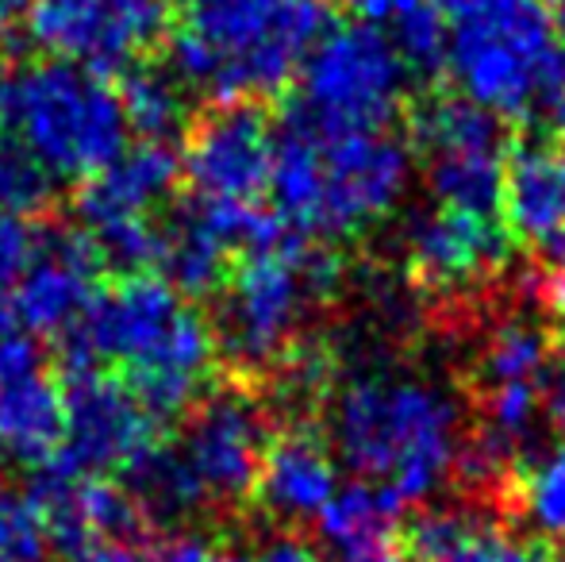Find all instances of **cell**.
Instances as JSON below:
<instances>
[{
    "mask_svg": "<svg viewBox=\"0 0 565 562\" xmlns=\"http://www.w3.org/2000/svg\"><path fill=\"white\" fill-rule=\"evenodd\" d=\"M404 258L424 289H469L504 266L508 235L500 220L454 209H424L404 232Z\"/></svg>",
    "mask_w": 565,
    "mask_h": 562,
    "instance_id": "16",
    "label": "cell"
},
{
    "mask_svg": "<svg viewBox=\"0 0 565 562\" xmlns=\"http://www.w3.org/2000/svg\"><path fill=\"white\" fill-rule=\"evenodd\" d=\"M412 181V147L393 131L323 136L297 113L274 128L269 197L281 224L308 240H339L385 220Z\"/></svg>",
    "mask_w": 565,
    "mask_h": 562,
    "instance_id": "4",
    "label": "cell"
},
{
    "mask_svg": "<svg viewBox=\"0 0 565 562\" xmlns=\"http://www.w3.org/2000/svg\"><path fill=\"white\" fill-rule=\"evenodd\" d=\"M370 28L385 31L408 70H435L447 59V23L439 0H354Z\"/></svg>",
    "mask_w": 565,
    "mask_h": 562,
    "instance_id": "24",
    "label": "cell"
},
{
    "mask_svg": "<svg viewBox=\"0 0 565 562\" xmlns=\"http://www.w3.org/2000/svg\"><path fill=\"white\" fill-rule=\"evenodd\" d=\"M481 405V435L515 455L520 443L531 435L535 421L543 416V385H489Z\"/></svg>",
    "mask_w": 565,
    "mask_h": 562,
    "instance_id": "28",
    "label": "cell"
},
{
    "mask_svg": "<svg viewBox=\"0 0 565 562\" xmlns=\"http://www.w3.org/2000/svg\"><path fill=\"white\" fill-rule=\"evenodd\" d=\"M62 439H66L62 385H54L39 370L0 385V450L39 474L58 463Z\"/></svg>",
    "mask_w": 565,
    "mask_h": 562,
    "instance_id": "21",
    "label": "cell"
},
{
    "mask_svg": "<svg viewBox=\"0 0 565 562\" xmlns=\"http://www.w3.org/2000/svg\"><path fill=\"white\" fill-rule=\"evenodd\" d=\"M201 481L209 505H238L254 497L262 458L269 447V424L246 390L231 385L201 397L189 409L181 439L173 443Z\"/></svg>",
    "mask_w": 565,
    "mask_h": 562,
    "instance_id": "12",
    "label": "cell"
},
{
    "mask_svg": "<svg viewBox=\"0 0 565 562\" xmlns=\"http://www.w3.org/2000/svg\"><path fill=\"white\" fill-rule=\"evenodd\" d=\"M127 116L113 77L62 59L0 66V139L46 178L89 181L127 150Z\"/></svg>",
    "mask_w": 565,
    "mask_h": 562,
    "instance_id": "5",
    "label": "cell"
},
{
    "mask_svg": "<svg viewBox=\"0 0 565 562\" xmlns=\"http://www.w3.org/2000/svg\"><path fill=\"white\" fill-rule=\"evenodd\" d=\"M454 85L492 116H527L551 62L558 28L546 0H439Z\"/></svg>",
    "mask_w": 565,
    "mask_h": 562,
    "instance_id": "7",
    "label": "cell"
},
{
    "mask_svg": "<svg viewBox=\"0 0 565 562\" xmlns=\"http://www.w3.org/2000/svg\"><path fill=\"white\" fill-rule=\"evenodd\" d=\"M339 266L308 235L289 232L266 251L243 255L216 308V347L243 374L269 370L292 351L320 300L335 289Z\"/></svg>",
    "mask_w": 565,
    "mask_h": 562,
    "instance_id": "6",
    "label": "cell"
},
{
    "mask_svg": "<svg viewBox=\"0 0 565 562\" xmlns=\"http://www.w3.org/2000/svg\"><path fill=\"white\" fill-rule=\"evenodd\" d=\"M504 220L527 251L554 271L565 266V158L546 147H523L508 162Z\"/></svg>",
    "mask_w": 565,
    "mask_h": 562,
    "instance_id": "19",
    "label": "cell"
},
{
    "mask_svg": "<svg viewBox=\"0 0 565 562\" xmlns=\"http://www.w3.org/2000/svg\"><path fill=\"white\" fill-rule=\"evenodd\" d=\"M70 367H116L154 421L178 416L204 397L216 359L212 324L158 274L97 289L66 336Z\"/></svg>",
    "mask_w": 565,
    "mask_h": 562,
    "instance_id": "1",
    "label": "cell"
},
{
    "mask_svg": "<svg viewBox=\"0 0 565 562\" xmlns=\"http://www.w3.org/2000/svg\"><path fill=\"white\" fill-rule=\"evenodd\" d=\"M328 28V0H170L166 70L216 105H246L285 89Z\"/></svg>",
    "mask_w": 565,
    "mask_h": 562,
    "instance_id": "3",
    "label": "cell"
},
{
    "mask_svg": "<svg viewBox=\"0 0 565 562\" xmlns=\"http://www.w3.org/2000/svg\"><path fill=\"white\" fill-rule=\"evenodd\" d=\"M181 178V155L170 142H135L113 166L89 178L77 197L82 232L93 247L116 243L158 224V209L170 201Z\"/></svg>",
    "mask_w": 565,
    "mask_h": 562,
    "instance_id": "14",
    "label": "cell"
},
{
    "mask_svg": "<svg viewBox=\"0 0 565 562\" xmlns=\"http://www.w3.org/2000/svg\"><path fill=\"white\" fill-rule=\"evenodd\" d=\"M209 562H258V559L246 555L243 548H220V551H209Z\"/></svg>",
    "mask_w": 565,
    "mask_h": 562,
    "instance_id": "36",
    "label": "cell"
},
{
    "mask_svg": "<svg viewBox=\"0 0 565 562\" xmlns=\"http://www.w3.org/2000/svg\"><path fill=\"white\" fill-rule=\"evenodd\" d=\"M328 443L358 481L388 489L408 509L443 489L466 447L461 405L443 385L416 374L373 370L335 393Z\"/></svg>",
    "mask_w": 565,
    "mask_h": 562,
    "instance_id": "2",
    "label": "cell"
},
{
    "mask_svg": "<svg viewBox=\"0 0 565 562\" xmlns=\"http://www.w3.org/2000/svg\"><path fill=\"white\" fill-rule=\"evenodd\" d=\"M258 562H328V555H323L316 543L300 540V536H292V532H281L262 548Z\"/></svg>",
    "mask_w": 565,
    "mask_h": 562,
    "instance_id": "32",
    "label": "cell"
},
{
    "mask_svg": "<svg viewBox=\"0 0 565 562\" xmlns=\"http://www.w3.org/2000/svg\"><path fill=\"white\" fill-rule=\"evenodd\" d=\"M51 189L54 181L23 150L0 139V212L4 216H35L51 201Z\"/></svg>",
    "mask_w": 565,
    "mask_h": 562,
    "instance_id": "29",
    "label": "cell"
},
{
    "mask_svg": "<svg viewBox=\"0 0 565 562\" xmlns=\"http://www.w3.org/2000/svg\"><path fill=\"white\" fill-rule=\"evenodd\" d=\"M124 489L131 494L147 528H178L209 509L201 481L193 478L173 443H154L150 450H142L124 470Z\"/></svg>",
    "mask_w": 565,
    "mask_h": 562,
    "instance_id": "22",
    "label": "cell"
},
{
    "mask_svg": "<svg viewBox=\"0 0 565 562\" xmlns=\"http://www.w3.org/2000/svg\"><path fill=\"white\" fill-rule=\"evenodd\" d=\"M28 4L31 0H0V54H8L12 39L28 23Z\"/></svg>",
    "mask_w": 565,
    "mask_h": 562,
    "instance_id": "34",
    "label": "cell"
},
{
    "mask_svg": "<svg viewBox=\"0 0 565 562\" xmlns=\"http://www.w3.org/2000/svg\"><path fill=\"white\" fill-rule=\"evenodd\" d=\"M100 258L82 227L46 224L39 255L12 289V308L20 328L35 336H62L77 328L85 308L97 297Z\"/></svg>",
    "mask_w": 565,
    "mask_h": 562,
    "instance_id": "15",
    "label": "cell"
},
{
    "mask_svg": "<svg viewBox=\"0 0 565 562\" xmlns=\"http://www.w3.org/2000/svg\"><path fill=\"white\" fill-rule=\"evenodd\" d=\"M300 97L289 113L323 136L385 131L408 97V62L385 31L342 23L312 46L300 66Z\"/></svg>",
    "mask_w": 565,
    "mask_h": 562,
    "instance_id": "8",
    "label": "cell"
},
{
    "mask_svg": "<svg viewBox=\"0 0 565 562\" xmlns=\"http://www.w3.org/2000/svg\"><path fill=\"white\" fill-rule=\"evenodd\" d=\"M116 89L127 116V128L139 136V142H170L173 147V136L185 131L189 89L166 66L142 62V66L127 70Z\"/></svg>",
    "mask_w": 565,
    "mask_h": 562,
    "instance_id": "23",
    "label": "cell"
},
{
    "mask_svg": "<svg viewBox=\"0 0 565 562\" xmlns=\"http://www.w3.org/2000/svg\"><path fill=\"white\" fill-rule=\"evenodd\" d=\"M543 416L565 439V359L551 362V370L543 378Z\"/></svg>",
    "mask_w": 565,
    "mask_h": 562,
    "instance_id": "33",
    "label": "cell"
},
{
    "mask_svg": "<svg viewBox=\"0 0 565 562\" xmlns=\"http://www.w3.org/2000/svg\"><path fill=\"white\" fill-rule=\"evenodd\" d=\"M427 193L439 209L497 220L504 209L508 155L500 120L466 97L431 100L416 113Z\"/></svg>",
    "mask_w": 565,
    "mask_h": 562,
    "instance_id": "9",
    "label": "cell"
},
{
    "mask_svg": "<svg viewBox=\"0 0 565 562\" xmlns=\"http://www.w3.org/2000/svg\"><path fill=\"white\" fill-rule=\"evenodd\" d=\"M39 370V347L28 331H0V385L12 378L35 374Z\"/></svg>",
    "mask_w": 565,
    "mask_h": 562,
    "instance_id": "31",
    "label": "cell"
},
{
    "mask_svg": "<svg viewBox=\"0 0 565 562\" xmlns=\"http://www.w3.org/2000/svg\"><path fill=\"white\" fill-rule=\"evenodd\" d=\"M316 528L328 562H408L404 505L373 481L339 486Z\"/></svg>",
    "mask_w": 565,
    "mask_h": 562,
    "instance_id": "18",
    "label": "cell"
},
{
    "mask_svg": "<svg viewBox=\"0 0 565 562\" xmlns=\"http://www.w3.org/2000/svg\"><path fill=\"white\" fill-rule=\"evenodd\" d=\"M408 562H562L546 543L508 536L469 509H431L408 528Z\"/></svg>",
    "mask_w": 565,
    "mask_h": 562,
    "instance_id": "20",
    "label": "cell"
},
{
    "mask_svg": "<svg viewBox=\"0 0 565 562\" xmlns=\"http://www.w3.org/2000/svg\"><path fill=\"white\" fill-rule=\"evenodd\" d=\"M54 540L28 489H0V562H51Z\"/></svg>",
    "mask_w": 565,
    "mask_h": 562,
    "instance_id": "27",
    "label": "cell"
},
{
    "mask_svg": "<svg viewBox=\"0 0 565 562\" xmlns=\"http://www.w3.org/2000/svg\"><path fill=\"white\" fill-rule=\"evenodd\" d=\"M339 494V463L335 450L316 432H285L266 447L254 501L277 524H308L320 520V512Z\"/></svg>",
    "mask_w": 565,
    "mask_h": 562,
    "instance_id": "17",
    "label": "cell"
},
{
    "mask_svg": "<svg viewBox=\"0 0 565 562\" xmlns=\"http://www.w3.org/2000/svg\"><path fill=\"white\" fill-rule=\"evenodd\" d=\"M23 28L51 59L127 74L170 31V0H31Z\"/></svg>",
    "mask_w": 565,
    "mask_h": 562,
    "instance_id": "10",
    "label": "cell"
},
{
    "mask_svg": "<svg viewBox=\"0 0 565 562\" xmlns=\"http://www.w3.org/2000/svg\"><path fill=\"white\" fill-rule=\"evenodd\" d=\"M527 120H535L539 128L554 131V136H565V51H558V59H554L551 70H546Z\"/></svg>",
    "mask_w": 565,
    "mask_h": 562,
    "instance_id": "30",
    "label": "cell"
},
{
    "mask_svg": "<svg viewBox=\"0 0 565 562\" xmlns=\"http://www.w3.org/2000/svg\"><path fill=\"white\" fill-rule=\"evenodd\" d=\"M554 28H558V35L565 39V0H558V8H554Z\"/></svg>",
    "mask_w": 565,
    "mask_h": 562,
    "instance_id": "37",
    "label": "cell"
},
{
    "mask_svg": "<svg viewBox=\"0 0 565 562\" xmlns=\"http://www.w3.org/2000/svg\"><path fill=\"white\" fill-rule=\"evenodd\" d=\"M274 170V128L254 105H220L193 131L181 155V173L193 201L262 204Z\"/></svg>",
    "mask_w": 565,
    "mask_h": 562,
    "instance_id": "13",
    "label": "cell"
},
{
    "mask_svg": "<svg viewBox=\"0 0 565 562\" xmlns=\"http://www.w3.org/2000/svg\"><path fill=\"white\" fill-rule=\"evenodd\" d=\"M554 339L539 320L512 316L497 324L481 351V382L489 385H543L551 370Z\"/></svg>",
    "mask_w": 565,
    "mask_h": 562,
    "instance_id": "25",
    "label": "cell"
},
{
    "mask_svg": "<svg viewBox=\"0 0 565 562\" xmlns=\"http://www.w3.org/2000/svg\"><path fill=\"white\" fill-rule=\"evenodd\" d=\"M512 497L527 524L546 540H565V443L512 474Z\"/></svg>",
    "mask_w": 565,
    "mask_h": 562,
    "instance_id": "26",
    "label": "cell"
},
{
    "mask_svg": "<svg viewBox=\"0 0 565 562\" xmlns=\"http://www.w3.org/2000/svg\"><path fill=\"white\" fill-rule=\"evenodd\" d=\"M66 439H62L58 470L82 478L124 474L142 450L158 443V421L139 393L100 367H70L66 385Z\"/></svg>",
    "mask_w": 565,
    "mask_h": 562,
    "instance_id": "11",
    "label": "cell"
},
{
    "mask_svg": "<svg viewBox=\"0 0 565 562\" xmlns=\"http://www.w3.org/2000/svg\"><path fill=\"white\" fill-rule=\"evenodd\" d=\"M546 308L565 324V266H558L551 274V282H546Z\"/></svg>",
    "mask_w": 565,
    "mask_h": 562,
    "instance_id": "35",
    "label": "cell"
},
{
    "mask_svg": "<svg viewBox=\"0 0 565 562\" xmlns=\"http://www.w3.org/2000/svg\"><path fill=\"white\" fill-rule=\"evenodd\" d=\"M562 158H565V150H562Z\"/></svg>",
    "mask_w": 565,
    "mask_h": 562,
    "instance_id": "38",
    "label": "cell"
}]
</instances>
